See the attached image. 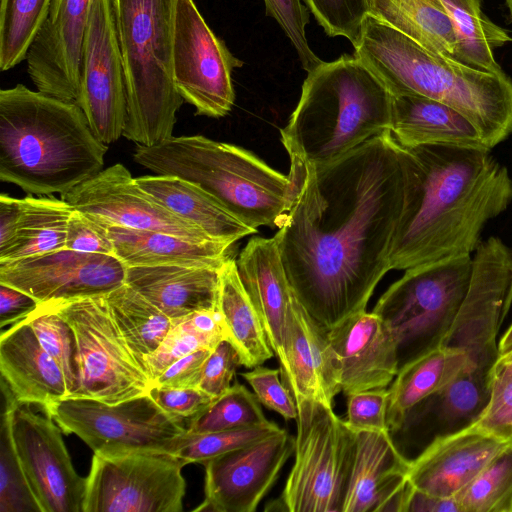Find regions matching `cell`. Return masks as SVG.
I'll list each match as a JSON object with an SVG mask.
<instances>
[{
  "mask_svg": "<svg viewBox=\"0 0 512 512\" xmlns=\"http://www.w3.org/2000/svg\"><path fill=\"white\" fill-rule=\"evenodd\" d=\"M415 167L388 131L334 162L287 174L292 196L274 238L296 297L324 329L365 311L390 271Z\"/></svg>",
  "mask_w": 512,
  "mask_h": 512,
  "instance_id": "1",
  "label": "cell"
},
{
  "mask_svg": "<svg viewBox=\"0 0 512 512\" xmlns=\"http://www.w3.org/2000/svg\"><path fill=\"white\" fill-rule=\"evenodd\" d=\"M416 159L392 244L390 270L471 255L485 224L512 201V178L488 149L449 145L408 148Z\"/></svg>",
  "mask_w": 512,
  "mask_h": 512,
  "instance_id": "2",
  "label": "cell"
},
{
  "mask_svg": "<svg viewBox=\"0 0 512 512\" xmlns=\"http://www.w3.org/2000/svg\"><path fill=\"white\" fill-rule=\"evenodd\" d=\"M106 152L76 103L22 84L1 89V181L31 195H61L102 171Z\"/></svg>",
  "mask_w": 512,
  "mask_h": 512,
  "instance_id": "3",
  "label": "cell"
},
{
  "mask_svg": "<svg viewBox=\"0 0 512 512\" xmlns=\"http://www.w3.org/2000/svg\"><path fill=\"white\" fill-rule=\"evenodd\" d=\"M392 96L421 95L467 117L492 149L512 133V79L434 53L367 15L355 53Z\"/></svg>",
  "mask_w": 512,
  "mask_h": 512,
  "instance_id": "4",
  "label": "cell"
},
{
  "mask_svg": "<svg viewBox=\"0 0 512 512\" xmlns=\"http://www.w3.org/2000/svg\"><path fill=\"white\" fill-rule=\"evenodd\" d=\"M392 95L356 56L322 62L302 85L281 142L289 175L329 164L390 131Z\"/></svg>",
  "mask_w": 512,
  "mask_h": 512,
  "instance_id": "5",
  "label": "cell"
},
{
  "mask_svg": "<svg viewBox=\"0 0 512 512\" xmlns=\"http://www.w3.org/2000/svg\"><path fill=\"white\" fill-rule=\"evenodd\" d=\"M134 161L157 175L192 182L252 229L278 228L292 196L288 175L252 152L202 135L137 145Z\"/></svg>",
  "mask_w": 512,
  "mask_h": 512,
  "instance_id": "6",
  "label": "cell"
},
{
  "mask_svg": "<svg viewBox=\"0 0 512 512\" xmlns=\"http://www.w3.org/2000/svg\"><path fill=\"white\" fill-rule=\"evenodd\" d=\"M177 1L114 0L127 92L123 136L137 145L170 139L184 101L172 76Z\"/></svg>",
  "mask_w": 512,
  "mask_h": 512,
  "instance_id": "7",
  "label": "cell"
},
{
  "mask_svg": "<svg viewBox=\"0 0 512 512\" xmlns=\"http://www.w3.org/2000/svg\"><path fill=\"white\" fill-rule=\"evenodd\" d=\"M471 273V255L421 264L406 269L378 299L373 312L395 340L399 369L442 345L465 298Z\"/></svg>",
  "mask_w": 512,
  "mask_h": 512,
  "instance_id": "8",
  "label": "cell"
},
{
  "mask_svg": "<svg viewBox=\"0 0 512 512\" xmlns=\"http://www.w3.org/2000/svg\"><path fill=\"white\" fill-rule=\"evenodd\" d=\"M298 414L294 464L280 497L265 510L342 512L352 473L356 433L333 407L302 398Z\"/></svg>",
  "mask_w": 512,
  "mask_h": 512,
  "instance_id": "9",
  "label": "cell"
},
{
  "mask_svg": "<svg viewBox=\"0 0 512 512\" xmlns=\"http://www.w3.org/2000/svg\"><path fill=\"white\" fill-rule=\"evenodd\" d=\"M48 305L75 336L80 383L75 397L115 404L148 392L151 381L117 327L105 295Z\"/></svg>",
  "mask_w": 512,
  "mask_h": 512,
  "instance_id": "10",
  "label": "cell"
},
{
  "mask_svg": "<svg viewBox=\"0 0 512 512\" xmlns=\"http://www.w3.org/2000/svg\"><path fill=\"white\" fill-rule=\"evenodd\" d=\"M43 412L64 433L75 434L99 455L140 450L172 453L187 432L182 421L168 415L147 393L115 404L66 397Z\"/></svg>",
  "mask_w": 512,
  "mask_h": 512,
  "instance_id": "11",
  "label": "cell"
},
{
  "mask_svg": "<svg viewBox=\"0 0 512 512\" xmlns=\"http://www.w3.org/2000/svg\"><path fill=\"white\" fill-rule=\"evenodd\" d=\"M185 465L183 459L167 451L94 453L83 512H181Z\"/></svg>",
  "mask_w": 512,
  "mask_h": 512,
  "instance_id": "12",
  "label": "cell"
},
{
  "mask_svg": "<svg viewBox=\"0 0 512 512\" xmlns=\"http://www.w3.org/2000/svg\"><path fill=\"white\" fill-rule=\"evenodd\" d=\"M243 62L216 36L194 0L176 5L172 76L176 90L196 114L219 118L227 115L235 101L232 72Z\"/></svg>",
  "mask_w": 512,
  "mask_h": 512,
  "instance_id": "13",
  "label": "cell"
},
{
  "mask_svg": "<svg viewBox=\"0 0 512 512\" xmlns=\"http://www.w3.org/2000/svg\"><path fill=\"white\" fill-rule=\"evenodd\" d=\"M511 304L512 249L490 237L475 250L467 293L441 346L466 352L475 364L495 363L497 335Z\"/></svg>",
  "mask_w": 512,
  "mask_h": 512,
  "instance_id": "14",
  "label": "cell"
},
{
  "mask_svg": "<svg viewBox=\"0 0 512 512\" xmlns=\"http://www.w3.org/2000/svg\"><path fill=\"white\" fill-rule=\"evenodd\" d=\"M14 449L42 512H83L86 478L72 463L54 419L5 396Z\"/></svg>",
  "mask_w": 512,
  "mask_h": 512,
  "instance_id": "15",
  "label": "cell"
},
{
  "mask_svg": "<svg viewBox=\"0 0 512 512\" xmlns=\"http://www.w3.org/2000/svg\"><path fill=\"white\" fill-rule=\"evenodd\" d=\"M76 104L104 144L123 136L127 92L114 0H93L83 44Z\"/></svg>",
  "mask_w": 512,
  "mask_h": 512,
  "instance_id": "16",
  "label": "cell"
},
{
  "mask_svg": "<svg viewBox=\"0 0 512 512\" xmlns=\"http://www.w3.org/2000/svg\"><path fill=\"white\" fill-rule=\"evenodd\" d=\"M126 266L115 255L66 248L0 262V283L53 304L106 295L125 283Z\"/></svg>",
  "mask_w": 512,
  "mask_h": 512,
  "instance_id": "17",
  "label": "cell"
},
{
  "mask_svg": "<svg viewBox=\"0 0 512 512\" xmlns=\"http://www.w3.org/2000/svg\"><path fill=\"white\" fill-rule=\"evenodd\" d=\"M286 430L203 461L204 500L194 511L253 512L294 453Z\"/></svg>",
  "mask_w": 512,
  "mask_h": 512,
  "instance_id": "18",
  "label": "cell"
},
{
  "mask_svg": "<svg viewBox=\"0 0 512 512\" xmlns=\"http://www.w3.org/2000/svg\"><path fill=\"white\" fill-rule=\"evenodd\" d=\"M60 196L74 209L101 224L163 232L196 242L214 240L145 192L120 163Z\"/></svg>",
  "mask_w": 512,
  "mask_h": 512,
  "instance_id": "19",
  "label": "cell"
},
{
  "mask_svg": "<svg viewBox=\"0 0 512 512\" xmlns=\"http://www.w3.org/2000/svg\"><path fill=\"white\" fill-rule=\"evenodd\" d=\"M93 0H53L48 17L27 55V71L37 91L77 102L83 44Z\"/></svg>",
  "mask_w": 512,
  "mask_h": 512,
  "instance_id": "20",
  "label": "cell"
},
{
  "mask_svg": "<svg viewBox=\"0 0 512 512\" xmlns=\"http://www.w3.org/2000/svg\"><path fill=\"white\" fill-rule=\"evenodd\" d=\"M341 391L386 388L398 373L395 340L373 311H362L327 330Z\"/></svg>",
  "mask_w": 512,
  "mask_h": 512,
  "instance_id": "21",
  "label": "cell"
},
{
  "mask_svg": "<svg viewBox=\"0 0 512 512\" xmlns=\"http://www.w3.org/2000/svg\"><path fill=\"white\" fill-rule=\"evenodd\" d=\"M350 483L342 512H406L414 486L410 461L389 431H358Z\"/></svg>",
  "mask_w": 512,
  "mask_h": 512,
  "instance_id": "22",
  "label": "cell"
},
{
  "mask_svg": "<svg viewBox=\"0 0 512 512\" xmlns=\"http://www.w3.org/2000/svg\"><path fill=\"white\" fill-rule=\"evenodd\" d=\"M510 443L472 425L430 443L410 461L408 479L422 492L453 497Z\"/></svg>",
  "mask_w": 512,
  "mask_h": 512,
  "instance_id": "23",
  "label": "cell"
},
{
  "mask_svg": "<svg viewBox=\"0 0 512 512\" xmlns=\"http://www.w3.org/2000/svg\"><path fill=\"white\" fill-rule=\"evenodd\" d=\"M240 279L263 324L280 363L284 384L289 378L285 351L289 308L296 296L284 270L274 237L251 238L236 259Z\"/></svg>",
  "mask_w": 512,
  "mask_h": 512,
  "instance_id": "24",
  "label": "cell"
},
{
  "mask_svg": "<svg viewBox=\"0 0 512 512\" xmlns=\"http://www.w3.org/2000/svg\"><path fill=\"white\" fill-rule=\"evenodd\" d=\"M493 366L475 365L415 405L398 432L417 437L419 453L430 443L474 425L490 396Z\"/></svg>",
  "mask_w": 512,
  "mask_h": 512,
  "instance_id": "25",
  "label": "cell"
},
{
  "mask_svg": "<svg viewBox=\"0 0 512 512\" xmlns=\"http://www.w3.org/2000/svg\"><path fill=\"white\" fill-rule=\"evenodd\" d=\"M2 386L17 404L42 410L68 397L65 377L43 349L27 319L14 323L0 337Z\"/></svg>",
  "mask_w": 512,
  "mask_h": 512,
  "instance_id": "26",
  "label": "cell"
},
{
  "mask_svg": "<svg viewBox=\"0 0 512 512\" xmlns=\"http://www.w3.org/2000/svg\"><path fill=\"white\" fill-rule=\"evenodd\" d=\"M285 351L289 366L285 386L295 401L308 398L333 407L335 396L342 391L327 330L314 320L296 296L287 316Z\"/></svg>",
  "mask_w": 512,
  "mask_h": 512,
  "instance_id": "27",
  "label": "cell"
},
{
  "mask_svg": "<svg viewBox=\"0 0 512 512\" xmlns=\"http://www.w3.org/2000/svg\"><path fill=\"white\" fill-rule=\"evenodd\" d=\"M221 267L190 265L131 266L125 283L173 321L215 309Z\"/></svg>",
  "mask_w": 512,
  "mask_h": 512,
  "instance_id": "28",
  "label": "cell"
},
{
  "mask_svg": "<svg viewBox=\"0 0 512 512\" xmlns=\"http://www.w3.org/2000/svg\"><path fill=\"white\" fill-rule=\"evenodd\" d=\"M390 132L404 148L449 145L490 150L462 113L421 95L392 96Z\"/></svg>",
  "mask_w": 512,
  "mask_h": 512,
  "instance_id": "29",
  "label": "cell"
},
{
  "mask_svg": "<svg viewBox=\"0 0 512 512\" xmlns=\"http://www.w3.org/2000/svg\"><path fill=\"white\" fill-rule=\"evenodd\" d=\"M101 225L113 244L114 255L126 267L155 265L221 267L232 258L233 243L217 240L196 242L163 232Z\"/></svg>",
  "mask_w": 512,
  "mask_h": 512,
  "instance_id": "30",
  "label": "cell"
},
{
  "mask_svg": "<svg viewBox=\"0 0 512 512\" xmlns=\"http://www.w3.org/2000/svg\"><path fill=\"white\" fill-rule=\"evenodd\" d=\"M135 180L145 192L167 209L214 240L234 244L257 232L192 182L170 175L142 176Z\"/></svg>",
  "mask_w": 512,
  "mask_h": 512,
  "instance_id": "31",
  "label": "cell"
},
{
  "mask_svg": "<svg viewBox=\"0 0 512 512\" xmlns=\"http://www.w3.org/2000/svg\"><path fill=\"white\" fill-rule=\"evenodd\" d=\"M475 365L466 352L440 346L399 369L388 388L387 422L390 433L400 430L415 405Z\"/></svg>",
  "mask_w": 512,
  "mask_h": 512,
  "instance_id": "32",
  "label": "cell"
},
{
  "mask_svg": "<svg viewBox=\"0 0 512 512\" xmlns=\"http://www.w3.org/2000/svg\"><path fill=\"white\" fill-rule=\"evenodd\" d=\"M216 308L241 365L254 368L273 357L259 314L240 279L236 259H228L220 268Z\"/></svg>",
  "mask_w": 512,
  "mask_h": 512,
  "instance_id": "33",
  "label": "cell"
},
{
  "mask_svg": "<svg viewBox=\"0 0 512 512\" xmlns=\"http://www.w3.org/2000/svg\"><path fill=\"white\" fill-rule=\"evenodd\" d=\"M368 14L454 60L456 36L440 0H367Z\"/></svg>",
  "mask_w": 512,
  "mask_h": 512,
  "instance_id": "34",
  "label": "cell"
},
{
  "mask_svg": "<svg viewBox=\"0 0 512 512\" xmlns=\"http://www.w3.org/2000/svg\"><path fill=\"white\" fill-rule=\"evenodd\" d=\"M22 199L12 242L0 251V262L15 261L65 248L68 220L74 208L62 198Z\"/></svg>",
  "mask_w": 512,
  "mask_h": 512,
  "instance_id": "35",
  "label": "cell"
},
{
  "mask_svg": "<svg viewBox=\"0 0 512 512\" xmlns=\"http://www.w3.org/2000/svg\"><path fill=\"white\" fill-rule=\"evenodd\" d=\"M105 296L117 327L147 374L146 356L158 348L174 321L126 283Z\"/></svg>",
  "mask_w": 512,
  "mask_h": 512,
  "instance_id": "36",
  "label": "cell"
},
{
  "mask_svg": "<svg viewBox=\"0 0 512 512\" xmlns=\"http://www.w3.org/2000/svg\"><path fill=\"white\" fill-rule=\"evenodd\" d=\"M455 36L454 60L483 71L500 73L492 50L512 41L508 33L482 12L479 0H440Z\"/></svg>",
  "mask_w": 512,
  "mask_h": 512,
  "instance_id": "37",
  "label": "cell"
},
{
  "mask_svg": "<svg viewBox=\"0 0 512 512\" xmlns=\"http://www.w3.org/2000/svg\"><path fill=\"white\" fill-rule=\"evenodd\" d=\"M53 0H0V69L10 70L27 52L46 21Z\"/></svg>",
  "mask_w": 512,
  "mask_h": 512,
  "instance_id": "38",
  "label": "cell"
},
{
  "mask_svg": "<svg viewBox=\"0 0 512 512\" xmlns=\"http://www.w3.org/2000/svg\"><path fill=\"white\" fill-rule=\"evenodd\" d=\"M453 497L461 512H512V443Z\"/></svg>",
  "mask_w": 512,
  "mask_h": 512,
  "instance_id": "39",
  "label": "cell"
},
{
  "mask_svg": "<svg viewBox=\"0 0 512 512\" xmlns=\"http://www.w3.org/2000/svg\"><path fill=\"white\" fill-rule=\"evenodd\" d=\"M255 394L236 383L190 419L188 433H207L268 422Z\"/></svg>",
  "mask_w": 512,
  "mask_h": 512,
  "instance_id": "40",
  "label": "cell"
},
{
  "mask_svg": "<svg viewBox=\"0 0 512 512\" xmlns=\"http://www.w3.org/2000/svg\"><path fill=\"white\" fill-rule=\"evenodd\" d=\"M26 319L43 349L60 367L66 380L68 397H75L80 383L72 328L48 304H40Z\"/></svg>",
  "mask_w": 512,
  "mask_h": 512,
  "instance_id": "41",
  "label": "cell"
},
{
  "mask_svg": "<svg viewBox=\"0 0 512 512\" xmlns=\"http://www.w3.org/2000/svg\"><path fill=\"white\" fill-rule=\"evenodd\" d=\"M281 428L272 421L254 426L207 433L186 432L177 442L173 454L187 464L203 461L258 441Z\"/></svg>",
  "mask_w": 512,
  "mask_h": 512,
  "instance_id": "42",
  "label": "cell"
},
{
  "mask_svg": "<svg viewBox=\"0 0 512 512\" xmlns=\"http://www.w3.org/2000/svg\"><path fill=\"white\" fill-rule=\"evenodd\" d=\"M0 512H42L17 457L4 412L0 431Z\"/></svg>",
  "mask_w": 512,
  "mask_h": 512,
  "instance_id": "43",
  "label": "cell"
},
{
  "mask_svg": "<svg viewBox=\"0 0 512 512\" xmlns=\"http://www.w3.org/2000/svg\"><path fill=\"white\" fill-rule=\"evenodd\" d=\"M221 342V341H220ZM219 342L203 334L189 315L174 324L158 348L145 358L146 372L152 382L172 363L199 349H214Z\"/></svg>",
  "mask_w": 512,
  "mask_h": 512,
  "instance_id": "44",
  "label": "cell"
},
{
  "mask_svg": "<svg viewBox=\"0 0 512 512\" xmlns=\"http://www.w3.org/2000/svg\"><path fill=\"white\" fill-rule=\"evenodd\" d=\"M474 425L486 433L512 442V362L498 359L493 366L489 400Z\"/></svg>",
  "mask_w": 512,
  "mask_h": 512,
  "instance_id": "45",
  "label": "cell"
},
{
  "mask_svg": "<svg viewBox=\"0 0 512 512\" xmlns=\"http://www.w3.org/2000/svg\"><path fill=\"white\" fill-rule=\"evenodd\" d=\"M318 24L330 37L342 36L354 48L368 15L367 0H304Z\"/></svg>",
  "mask_w": 512,
  "mask_h": 512,
  "instance_id": "46",
  "label": "cell"
},
{
  "mask_svg": "<svg viewBox=\"0 0 512 512\" xmlns=\"http://www.w3.org/2000/svg\"><path fill=\"white\" fill-rule=\"evenodd\" d=\"M266 13L276 20L298 54L302 68L310 72L323 61L311 50L305 27L309 12L304 0H264Z\"/></svg>",
  "mask_w": 512,
  "mask_h": 512,
  "instance_id": "47",
  "label": "cell"
},
{
  "mask_svg": "<svg viewBox=\"0 0 512 512\" xmlns=\"http://www.w3.org/2000/svg\"><path fill=\"white\" fill-rule=\"evenodd\" d=\"M250 384L258 401L268 409L278 413L284 419H296L298 414L296 401L282 381L280 369L254 367L242 373Z\"/></svg>",
  "mask_w": 512,
  "mask_h": 512,
  "instance_id": "48",
  "label": "cell"
},
{
  "mask_svg": "<svg viewBox=\"0 0 512 512\" xmlns=\"http://www.w3.org/2000/svg\"><path fill=\"white\" fill-rule=\"evenodd\" d=\"M389 392L378 388L347 395L346 424L354 432L389 431L387 422Z\"/></svg>",
  "mask_w": 512,
  "mask_h": 512,
  "instance_id": "49",
  "label": "cell"
},
{
  "mask_svg": "<svg viewBox=\"0 0 512 512\" xmlns=\"http://www.w3.org/2000/svg\"><path fill=\"white\" fill-rule=\"evenodd\" d=\"M241 365L238 352L228 340H222L207 357L198 388L214 399L231 387L237 367Z\"/></svg>",
  "mask_w": 512,
  "mask_h": 512,
  "instance_id": "50",
  "label": "cell"
},
{
  "mask_svg": "<svg viewBox=\"0 0 512 512\" xmlns=\"http://www.w3.org/2000/svg\"><path fill=\"white\" fill-rule=\"evenodd\" d=\"M147 394L163 411L179 421L192 419L214 400L200 388L151 385Z\"/></svg>",
  "mask_w": 512,
  "mask_h": 512,
  "instance_id": "51",
  "label": "cell"
},
{
  "mask_svg": "<svg viewBox=\"0 0 512 512\" xmlns=\"http://www.w3.org/2000/svg\"><path fill=\"white\" fill-rule=\"evenodd\" d=\"M65 248L84 253L114 255V247L105 228L76 209L68 220Z\"/></svg>",
  "mask_w": 512,
  "mask_h": 512,
  "instance_id": "52",
  "label": "cell"
},
{
  "mask_svg": "<svg viewBox=\"0 0 512 512\" xmlns=\"http://www.w3.org/2000/svg\"><path fill=\"white\" fill-rule=\"evenodd\" d=\"M212 350L207 348L199 349L178 359L168 366L151 385L174 388H198L203 365Z\"/></svg>",
  "mask_w": 512,
  "mask_h": 512,
  "instance_id": "53",
  "label": "cell"
},
{
  "mask_svg": "<svg viewBox=\"0 0 512 512\" xmlns=\"http://www.w3.org/2000/svg\"><path fill=\"white\" fill-rule=\"evenodd\" d=\"M40 304L29 294L0 283V327L27 318Z\"/></svg>",
  "mask_w": 512,
  "mask_h": 512,
  "instance_id": "54",
  "label": "cell"
},
{
  "mask_svg": "<svg viewBox=\"0 0 512 512\" xmlns=\"http://www.w3.org/2000/svg\"><path fill=\"white\" fill-rule=\"evenodd\" d=\"M22 208V199L0 195V251L12 242Z\"/></svg>",
  "mask_w": 512,
  "mask_h": 512,
  "instance_id": "55",
  "label": "cell"
},
{
  "mask_svg": "<svg viewBox=\"0 0 512 512\" xmlns=\"http://www.w3.org/2000/svg\"><path fill=\"white\" fill-rule=\"evenodd\" d=\"M406 512H461L454 497L443 498L422 492L415 487L410 495Z\"/></svg>",
  "mask_w": 512,
  "mask_h": 512,
  "instance_id": "56",
  "label": "cell"
},
{
  "mask_svg": "<svg viewBox=\"0 0 512 512\" xmlns=\"http://www.w3.org/2000/svg\"><path fill=\"white\" fill-rule=\"evenodd\" d=\"M512 350V324L498 343L499 356Z\"/></svg>",
  "mask_w": 512,
  "mask_h": 512,
  "instance_id": "57",
  "label": "cell"
},
{
  "mask_svg": "<svg viewBox=\"0 0 512 512\" xmlns=\"http://www.w3.org/2000/svg\"><path fill=\"white\" fill-rule=\"evenodd\" d=\"M498 359L502 361L512 362V350L504 355L499 356Z\"/></svg>",
  "mask_w": 512,
  "mask_h": 512,
  "instance_id": "58",
  "label": "cell"
},
{
  "mask_svg": "<svg viewBox=\"0 0 512 512\" xmlns=\"http://www.w3.org/2000/svg\"><path fill=\"white\" fill-rule=\"evenodd\" d=\"M505 2H506V5H507V8L509 10L511 19H512V0H505Z\"/></svg>",
  "mask_w": 512,
  "mask_h": 512,
  "instance_id": "59",
  "label": "cell"
}]
</instances>
